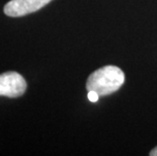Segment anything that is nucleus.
I'll list each match as a JSON object with an SVG mask.
<instances>
[{
    "mask_svg": "<svg viewBox=\"0 0 157 156\" xmlns=\"http://www.w3.org/2000/svg\"><path fill=\"white\" fill-rule=\"evenodd\" d=\"M150 156H157V146L155 148H153L151 151H150V153H149Z\"/></svg>",
    "mask_w": 157,
    "mask_h": 156,
    "instance_id": "5",
    "label": "nucleus"
},
{
    "mask_svg": "<svg viewBox=\"0 0 157 156\" xmlns=\"http://www.w3.org/2000/svg\"><path fill=\"white\" fill-rule=\"evenodd\" d=\"M87 97L89 99V101H91V102H96L98 101V98H99V95L98 92H95V91H88V94H87Z\"/></svg>",
    "mask_w": 157,
    "mask_h": 156,
    "instance_id": "4",
    "label": "nucleus"
},
{
    "mask_svg": "<svg viewBox=\"0 0 157 156\" xmlns=\"http://www.w3.org/2000/svg\"><path fill=\"white\" fill-rule=\"evenodd\" d=\"M53 0H10L4 6V13L11 17H19L36 12Z\"/></svg>",
    "mask_w": 157,
    "mask_h": 156,
    "instance_id": "3",
    "label": "nucleus"
},
{
    "mask_svg": "<svg viewBox=\"0 0 157 156\" xmlns=\"http://www.w3.org/2000/svg\"><path fill=\"white\" fill-rule=\"evenodd\" d=\"M28 84L23 76L15 71L0 74V96L15 98L23 95Z\"/></svg>",
    "mask_w": 157,
    "mask_h": 156,
    "instance_id": "2",
    "label": "nucleus"
},
{
    "mask_svg": "<svg viewBox=\"0 0 157 156\" xmlns=\"http://www.w3.org/2000/svg\"><path fill=\"white\" fill-rule=\"evenodd\" d=\"M125 83V73L121 68L108 65L92 72L86 81L87 91H95L99 96H105L118 91Z\"/></svg>",
    "mask_w": 157,
    "mask_h": 156,
    "instance_id": "1",
    "label": "nucleus"
}]
</instances>
